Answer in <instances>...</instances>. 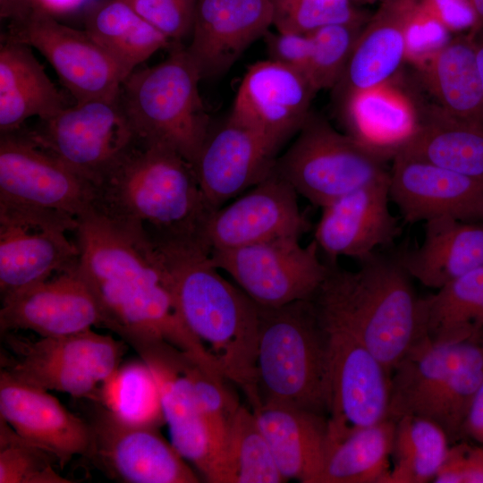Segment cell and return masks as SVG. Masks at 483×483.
<instances>
[{"instance_id": "obj_1", "label": "cell", "mask_w": 483, "mask_h": 483, "mask_svg": "<svg viewBox=\"0 0 483 483\" xmlns=\"http://www.w3.org/2000/svg\"><path fill=\"white\" fill-rule=\"evenodd\" d=\"M75 238L79 268L97 301L103 327L131 346L165 342L211 376L225 379L185 324L153 243L93 210L78 218Z\"/></svg>"}, {"instance_id": "obj_2", "label": "cell", "mask_w": 483, "mask_h": 483, "mask_svg": "<svg viewBox=\"0 0 483 483\" xmlns=\"http://www.w3.org/2000/svg\"><path fill=\"white\" fill-rule=\"evenodd\" d=\"M170 276L182 317L252 410L261 404L256 362L259 306L224 278L201 240L154 244Z\"/></svg>"}, {"instance_id": "obj_3", "label": "cell", "mask_w": 483, "mask_h": 483, "mask_svg": "<svg viewBox=\"0 0 483 483\" xmlns=\"http://www.w3.org/2000/svg\"><path fill=\"white\" fill-rule=\"evenodd\" d=\"M360 262L356 270L328 263L312 301L327 330L343 332L360 342L391 376L426 337L420 297L397 256L375 252Z\"/></svg>"}, {"instance_id": "obj_4", "label": "cell", "mask_w": 483, "mask_h": 483, "mask_svg": "<svg viewBox=\"0 0 483 483\" xmlns=\"http://www.w3.org/2000/svg\"><path fill=\"white\" fill-rule=\"evenodd\" d=\"M92 210L153 244L202 240L213 211L190 162L141 141L95 186Z\"/></svg>"}, {"instance_id": "obj_5", "label": "cell", "mask_w": 483, "mask_h": 483, "mask_svg": "<svg viewBox=\"0 0 483 483\" xmlns=\"http://www.w3.org/2000/svg\"><path fill=\"white\" fill-rule=\"evenodd\" d=\"M259 308L256 374L261 403L326 416L329 334L312 299Z\"/></svg>"}, {"instance_id": "obj_6", "label": "cell", "mask_w": 483, "mask_h": 483, "mask_svg": "<svg viewBox=\"0 0 483 483\" xmlns=\"http://www.w3.org/2000/svg\"><path fill=\"white\" fill-rule=\"evenodd\" d=\"M151 67L133 71L119 98L140 141L174 150L191 165L211 127L201 99V76L182 42Z\"/></svg>"}, {"instance_id": "obj_7", "label": "cell", "mask_w": 483, "mask_h": 483, "mask_svg": "<svg viewBox=\"0 0 483 483\" xmlns=\"http://www.w3.org/2000/svg\"><path fill=\"white\" fill-rule=\"evenodd\" d=\"M385 153L334 129L312 113L275 171L320 208L365 186L389 178Z\"/></svg>"}, {"instance_id": "obj_8", "label": "cell", "mask_w": 483, "mask_h": 483, "mask_svg": "<svg viewBox=\"0 0 483 483\" xmlns=\"http://www.w3.org/2000/svg\"><path fill=\"white\" fill-rule=\"evenodd\" d=\"M2 335L13 355L1 356V369L22 383L93 401L126 349L123 340L92 329L32 341L11 332Z\"/></svg>"}, {"instance_id": "obj_9", "label": "cell", "mask_w": 483, "mask_h": 483, "mask_svg": "<svg viewBox=\"0 0 483 483\" xmlns=\"http://www.w3.org/2000/svg\"><path fill=\"white\" fill-rule=\"evenodd\" d=\"M23 131L94 188L140 142L119 97L76 103Z\"/></svg>"}, {"instance_id": "obj_10", "label": "cell", "mask_w": 483, "mask_h": 483, "mask_svg": "<svg viewBox=\"0 0 483 483\" xmlns=\"http://www.w3.org/2000/svg\"><path fill=\"white\" fill-rule=\"evenodd\" d=\"M284 236L228 250L210 251L214 265L226 272L258 306L275 308L311 300L328 271L315 240Z\"/></svg>"}, {"instance_id": "obj_11", "label": "cell", "mask_w": 483, "mask_h": 483, "mask_svg": "<svg viewBox=\"0 0 483 483\" xmlns=\"http://www.w3.org/2000/svg\"><path fill=\"white\" fill-rule=\"evenodd\" d=\"M77 226L64 214L0 201L1 297L76 263L80 250L69 234Z\"/></svg>"}, {"instance_id": "obj_12", "label": "cell", "mask_w": 483, "mask_h": 483, "mask_svg": "<svg viewBox=\"0 0 483 483\" xmlns=\"http://www.w3.org/2000/svg\"><path fill=\"white\" fill-rule=\"evenodd\" d=\"M86 455L107 478L123 483H197L199 477L157 428L128 423L89 400Z\"/></svg>"}, {"instance_id": "obj_13", "label": "cell", "mask_w": 483, "mask_h": 483, "mask_svg": "<svg viewBox=\"0 0 483 483\" xmlns=\"http://www.w3.org/2000/svg\"><path fill=\"white\" fill-rule=\"evenodd\" d=\"M4 35L39 51L76 103L119 97L125 74L85 30L37 8L25 20L11 22Z\"/></svg>"}, {"instance_id": "obj_14", "label": "cell", "mask_w": 483, "mask_h": 483, "mask_svg": "<svg viewBox=\"0 0 483 483\" xmlns=\"http://www.w3.org/2000/svg\"><path fill=\"white\" fill-rule=\"evenodd\" d=\"M94 186L23 131L1 133L0 201L79 217L93 208Z\"/></svg>"}, {"instance_id": "obj_15", "label": "cell", "mask_w": 483, "mask_h": 483, "mask_svg": "<svg viewBox=\"0 0 483 483\" xmlns=\"http://www.w3.org/2000/svg\"><path fill=\"white\" fill-rule=\"evenodd\" d=\"M327 331L326 418L330 445L359 428L386 419L391 376L360 342L343 332Z\"/></svg>"}, {"instance_id": "obj_16", "label": "cell", "mask_w": 483, "mask_h": 483, "mask_svg": "<svg viewBox=\"0 0 483 483\" xmlns=\"http://www.w3.org/2000/svg\"><path fill=\"white\" fill-rule=\"evenodd\" d=\"M1 334L30 330L40 337H52L103 327L101 309L78 261L44 281L1 297Z\"/></svg>"}, {"instance_id": "obj_17", "label": "cell", "mask_w": 483, "mask_h": 483, "mask_svg": "<svg viewBox=\"0 0 483 483\" xmlns=\"http://www.w3.org/2000/svg\"><path fill=\"white\" fill-rule=\"evenodd\" d=\"M298 193L275 169L227 206L213 210L202 229L209 248L228 250L284 236H301L309 224Z\"/></svg>"}, {"instance_id": "obj_18", "label": "cell", "mask_w": 483, "mask_h": 483, "mask_svg": "<svg viewBox=\"0 0 483 483\" xmlns=\"http://www.w3.org/2000/svg\"><path fill=\"white\" fill-rule=\"evenodd\" d=\"M280 148L230 116L210 127L192 164L210 208H221L271 174Z\"/></svg>"}, {"instance_id": "obj_19", "label": "cell", "mask_w": 483, "mask_h": 483, "mask_svg": "<svg viewBox=\"0 0 483 483\" xmlns=\"http://www.w3.org/2000/svg\"><path fill=\"white\" fill-rule=\"evenodd\" d=\"M317 92L302 72L258 61L244 74L229 116L282 147L306 122Z\"/></svg>"}, {"instance_id": "obj_20", "label": "cell", "mask_w": 483, "mask_h": 483, "mask_svg": "<svg viewBox=\"0 0 483 483\" xmlns=\"http://www.w3.org/2000/svg\"><path fill=\"white\" fill-rule=\"evenodd\" d=\"M392 160L390 199L405 222L445 216L483 222V182L402 151Z\"/></svg>"}, {"instance_id": "obj_21", "label": "cell", "mask_w": 483, "mask_h": 483, "mask_svg": "<svg viewBox=\"0 0 483 483\" xmlns=\"http://www.w3.org/2000/svg\"><path fill=\"white\" fill-rule=\"evenodd\" d=\"M133 349L156 378L172 445L209 482L215 455L186 369V353L165 342L141 343Z\"/></svg>"}, {"instance_id": "obj_22", "label": "cell", "mask_w": 483, "mask_h": 483, "mask_svg": "<svg viewBox=\"0 0 483 483\" xmlns=\"http://www.w3.org/2000/svg\"><path fill=\"white\" fill-rule=\"evenodd\" d=\"M272 20L271 0H198L186 49L201 79L225 73Z\"/></svg>"}, {"instance_id": "obj_23", "label": "cell", "mask_w": 483, "mask_h": 483, "mask_svg": "<svg viewBox=\"0 0 483 483\" xmlns=\"http://www.w3.org/2000/svg\"><path fill=\"white\" fill-rule=\"evenodd\" d=\"M390 201L387 178L321 208L314 240L330 263L341 256L361 261L394 242L400 225L390 211Z\"/></svg>"}, {"instance_id": "obj_24", "label": "cell", "mask_w": 483, "mask_h": 483, "mask_svg": "<svg viewBox=\"0 0 483 483\" xmlns=\"http://www.w3.org/2000/svg\"><path fill=\"white\" fill-rule=\"evenodd\" d=\"M0 417L24 439L44 449L64 468L74 456L86 457L88 421L68 411L49 391L0 372Z\"/></svg>"}, {"instance_id": "obj_25", "label": "cell", "mask_w": 483, "mask_h": 483, "mask_svg": "<svg viewBox=\"0 0 483 483\" xmlns=\"http://www.w3.org/2000/svg\"><path fill=\"white\" fill-rule=\"evenodd\" d=\"M418 0H382L365 23L332 89L341 112L354 97L385 84L406 59V30Z\"/></svg>"}, {"instance_id": "obj_26", "label": "cell", "mask_w": 483, "mask_h": 483, "mask_svg": "<svg viewBox=\"0 0 483 483\" xmlns=\"http://www.w3.org/2000/svg\"><path fill=\"white\" fill-rule=\"evenodd\" d=\"M253 412L284 479L316 483L329 448L326 416L276 402Z\"/></svg>"}, {"instance_id": "obj_27", "label": "cell", "mask_w": 483, "mask_h": 483, "mask_svg": "<svg viewBox=\"0 0 483 483\" xmlns=\"http://www.w3.org/2000/svg\"><path fill=\"white\" fill-rule=\"evenodd\" d=\"M397 257L411 278L437 290L483 267V222L448 216L427 221L421 244Z\"/></svg>"}, {"instance_id": "obj_28", "label": "cell", "mask_w": 483, "mask_h": 483, "mask_svg": "<svg viewBox=\"0 0 483 483\" xmlns=\"http://www.w3.org/2000/svg\"><path fill=\"white\" fill-rule=\"evenodd\" d=\"M431 104L458 122L483 127V89L472 37L460 33L416 64Z\"/></svg>"}, {"instance_id": "obj_29", "label": "cell", "mask_w": 483, "mask_h": 483, "mask_svg": "<svg viewBox=\"0 0 483 483\" xmlns=\"http://www.w3.org/2000/svg\"><path fill=\"white\" fill-rule=\"evenodd\" d=\"M0 47V131L21 129L29 118L47 120L67 107L30 47L2 36Z\"/></svg>"}, {"instance_id": "obj_30", "label": "cell", "mask_w": 483, "mask_h": 483, "mask_svg": "<svg viewBox=\"0 0 483 483\" xmlns=\"http://www.w3.org/2000/svg\"><path fill=\"white\" fill-rule=\"evenodd\" d=\"M409 99L416 125L397 151L483 182V127L453 120L429 102Z\"/></svg>"}, {"instance_id": "obj_31", "label": "cell", "mask_w": 483, "mask_h": 483, "mask_svg": "<svg viewBox=\"0 0 483 483\" xmlns=\"http://www.w3.org/2000/svg\"><path fill=\"white\" fill-rule=\"evenodd\" d=\"M473 337L435 343L426 336L414 345L391 374L386 419L419 416L454 374Z\"/></svg>"}, {"instance_id": "obj_32", "label": "cell", "mask_w": 483, "mask_h": 483, "mask_svg": "<svg viewBox=\"0 0 483 483\" xmlns=\"http://www.w3.org/2000/svg\"><path fill=\"white\" fill-rule=\"evenodd\" d=\"M85 31L127 77L172 42L145 21L126 0H97L84 12Z\"/></svg>"}, {"instance_id": "obj_33", "label": "cell", "mask_w": 483, "mask_h": 483, "mask_svg": "<svg viewBox=\"0 0 483 483\" xmlns=\"http://www.w3.org/2000/svg\"><path fill=\"white\" fill-rule=\"evenodd\" d=\"M340 113L348 134L392 159L416 125L408 97L386 83L360 93Z\"/></svg>"}, {"instance_id": "obj_34", "label": "cell", "mask_w": 483, "mask_h": 483, "mask_svg": "<svg viewBox=\"0 0 483 483\" xmlns=\"http://www.w3.org/2000/svg\"><path fill=\"white\" fill-rule=\"evenodd\" d=\"M423 329L435 343L464 341L483 332V267L420 297Z\"/></svg>"}, {"instance_id": "obj_35", "label": "cell", "mask_w": 483, "mask_h": 483, "mask_svg": "<svg viewBox=\"0 0 483 483\" xmlns=\"http://www.w3.org/2000/svg\"><path fill=\"white\" fill-rule=\"evenodd\" d=\"M394 430L386 419L330 444L316 483H387Z\"/></svg>"}, {"instance_id": "obj_36", "label": "cell", "mask_w": 483, "mask_h": 483, "mask_svg": "<svg viewBox=\"0 0 483 483\" xmlns=\"http://www.w3.org/2000/svg\"><path fill=\"white\" fill-rule=\"evenodd\" d=\"M284 481L253 411L240 404L230 423L214 483Z\"/></svg>"}, {"instance_id": "obj_37", "label": "cell", "mask_w": 483, "mask_h": 483, "mask_svg": "<svg viewBox=\"0 0 483 483\" xmlns=\"http://www.w3.org/2000/svg\"><path fill=\"white\" fill-rule=\"evenodd\" d=\"M449 443L444 430L431 420L415 415L399 418L392 452L394 466L387 483L433 481Z\"/></svg>"}, {"instance_id": "obj_38", "label": "cell", "mask_w": 483, "mask_h": 483, "mask_svg": "<svg viewBox=\"0 0 483 483\" xmlns=\"http://www.w3.org/2000/svg\"><path fill=\"white\" fill-rule=\"evenodd\" d=\"M97 402L131 424L158 428L165 422L157 383L141 359L120 365L101 384Z\"/></svg>"}, {"instance_id": "obj_39", "label": "cell", "mask_w": 483, "mask_h": 483, "mask_svg": "<svg viewBox=\"0 0 483 483\" xmlns=\"http://www.w3.org/2000/svg\"><path fill=\"white\" fill-rule=\"evenodd\" d=\"M482 381L483 332L472 338L454 374L419 416L436 423L450 443H455L462 436L468 410Z\"/></svg>"}, {"instance_id": "obj_40", "label": "cell", "mask_w": 483, "mask_h": 483, "mask_svg": "<svg viewBox=\"0 0 483 483\" xmlns=\"http://www.w3.org/2000/svg\"><path fill=\"white\" fill-rule=\"evenodd\" d=\"M54 463L53 455L21 437L0 417V483L73 482L60 475Z\"/></svg>"}, {"instance_id": "obj_41", "label": "cell", "mask_w": 483, "mask_h": 483, "mask_svg": "<svg viewBox=\"0 0 483 483\" xmlns=\"http://www.w3.org/2000/svg\"><path fill=\"white\" fill-rule=\"evenodd\" d=\"M278 31L310 35L326 26L366 21L369 16L352 0H271Z\"/></svg>"}, {"instance_id": "obj_42", "label": "cell", "mask_w": 483, "mask_h": 483, "mask_svg": "<svg viewBox=\"0 0 483 483\" xmlns=\"http://www.w3.org/2000/svg\"><path fill=\"white\" fill-rule=\"evenodd\" d=\"M366 22L330 25L309 35L311 52L306 76L317 91L336 85Z\"/></svg>"}, {"instance_id": "obj_43", "label": "cell", "mask_w": 483, "mask_h": 483, "mask_svg": "<svg viewBox=\"0 0 483 483\" xmlns=\"http://www.w3.org/2000/svg\"><path fill=\"white\" fill-rule=\"evenodd\" d=\"M172 43L191 37L198 0H126Z\"/></svg>"}, {"instance_id": "obj_44", "label": "cell", "mask_w": 483, "mask_h": 483, "mask_svg": "<svg viewBox=\"0 0 483 483\" xmlns=\"http://www.w3.org/2000/svg\"><path fill=\"white\" fill-rule=\"evenodd\" d=\"M450 38V31L418 0L406 30V58L419 64L434 55Z\"/></svg>"}, {"instance_id": "obj_45", "label": "cell", "mask_w": 483, "mask_h": 483, "mask_svg": "<svg viewBox=\"0 0 483 483\" xmlns=\"http://www.w3.org/2000/svg\"><path fill=\"white\" fill-rule=\"evenodd\" d=\"M268 59L306 75L311 52L309 35L294 32L267 31L263 37Z\"/></svg>"}, {"instance_id": "obj_46", "label": "cell", "mask_w": 483, "mask_h": 483, "mask_svg": "<svg viewBox=\"0 0 483 483\" xmlns=\"http://www.w3.org/2000/svg\"><path fill=\"white\" fill-rule=\"evenodd\" d=\"M450 32L472 28L475 14L469 0H419Z\"/></svg>"}, {"instance_id": "obj_47", "label": "cell", "mask_w": 483, "mask_h": 483, "mask_svg": "<svg viewBox=\"0 0 483 483\" xmlns=\"http://www.w3.org/2000/svg\"><path fill=\"white\" fill-rule=\"evenodd\" d=\"M470 445L453 443L433 479L436 483H463V470Z\"/></svg>"}, {"instance_id": "obj_48", "label": "cell", "mask_w": 483, "mask_h": 483, "mask_svg": "<svg viewBox=\"0 0 483 483\" xmlns=\"http://www.w3.org/2000/svg\"><path fill=\"white\" fill-rule=\"evenodd\" d=\"M464 435L483 445V381L471 401L463 422L462 436Z\"/></svg>"}, {"instance_id": "obj_49", "label": "cell", "mask_w": 483, "mask_h": 483, "mask_svg": "<svg viewBox=\"0 0 483 483\" xmlns=\"http://www.w3.org/2000/svg\"><path fill=\"white\" fill-rule=\"evenodd\" d=\"M97 0H35L37 7L52 15L69 14L85 10Z\"/></svg>"}, {"instance_id": "obj_50", "label": "cell", "mask_w": 483, "mask_h": 483, "mask_svg": "<svg viewBox=\"0 0 483 483\" xmlns=\"http://www.w3.org/2000/svg\"><path fill=\"white\" fill-rule=\"evenodd\" d=\"M37 8L35 0H0V16L11 22L25 20Z\"/></svg>"}, {"instance_id": "obj_51", "label": "cell", "mask_w": 483, "mask_h": 483, "mask_svg": "<svg viewBox=\"0 0 483 483\" xmlns=\"http://www.w3.org/2000/svg\"><path fill=\"white\" fill-rule=\"evenodd\" d=\"M463 483H483V447L469 446L463 470Z\"/></svg>"}, {"instance_id": "obj_52", "label": "cell", "mask_w": 483, "mask_h": 483, "mask_svg": "<svg viewBox=\"0 0 483 483\" xmlns=\"http://www.w3.org/2000/svg\"><path fill=\"white\" fill-rule=\"evenodd\" d=\"M474 41L477 64L483 89V27L471 36Z\"/></svg>"}, {"instance_id": "obj_53", "label": "cell", "mask_w": 483, "mask_h": 483, "mask_svg": "<svg viewBox=\"0 0 483 483\" xmlns=\"http://www.w3.org/2000/svg\"><path fill=\"white\" fill-rule=\"evenodd\" d=\"M475 14V21L468 33L472 36L483 27V0H469Z\"/></svg>"}, {"instance_id": "obj_54", "label": "cell", "mask_w": 483, "mask_h": 483, "mask_svg": "<svg viewBox=\"0 0 483 483\" xmlns=\"http://www.w3.org/2000/svg\"><path fill=\"white\" fill-rule=\"evenodd\" d=\"M358 1H361V2H374V1H377V0H358ZM382 1V0H381Z\"/></svg>"}]
</instances>
